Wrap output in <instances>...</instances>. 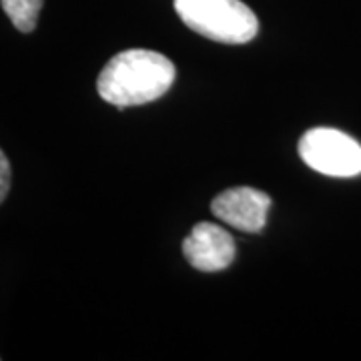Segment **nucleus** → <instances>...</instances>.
<instances>
[{
    "mask_svg": "<svg viewBox=\"0 0 361 361\" xmlns=\"http://www.w3.org/2000/svg\"><path fill=\"white\" fill-rule=\"evenodd\" d=\"M299 157L307 167L327 177L361 175V145L337 129L307 130L299 139Z\"/></svg>",
    "mask_w": 361,
    "mask_h": 361,
    "instance_id": "nucleus-3",
    "label": "nucleus"
},
{
    "mask_svg": "<svg viewBox=\"0 0 361 361\" xmlns=\"http://www.w3.org/2000/svg\"><path fill=\"white\" fill-rule=\"evenodd\" d=\"M269 209V195L251 187L227 189L211 203V211L217 219L245 233L263 231Z\"/></svg>",
    "mask_w": 361,
    "mask_h": 361,
    "instance_id": "nucleus-4",
    "label": "nucleus"
},
{
    "mask_svg": "<svg viewBox=\"0 0 361 361\" xmlns=\"http://www.w3.org/2000/svg\"><path fill=\"white\" fill-rule=\"evenodd\" d=\"M6 16L18 32H32L39 25L44 0H0Z\"/></svg>",
    "mask_w": 361,
    "mask_h": 361,
    "instance_id": "nucleus-6",
    "label": "nucleus"
},
{
    "mask_svg": "<svg viewBox=\"0 0 361 361\" xmlns=\"http://www.w3.org/2000/svg\"><path fill=\"white\" fill-rule=\"evenodd\" d=\"M11 180H13V169L11 161L4 155V151L0 149V203L6 199V195L11 191Z\"/></svg>",
    "mask_w": 361,
    "mask_h": 361,
    "instance_id": "nucleus-7",
    "label": "nucleus"
},
{
    "mask_svg": "<svg viewBox=\"0 0 361 361\" xmlns=\"http://www.w3.org/2000/svg\"><path fill=\"white\" fill-rule=\"evenodd\" d=\"M177 71L155 51L130 49L113 56L97 78L99 97L118 109L153 103L175 82Z\"/></svg>",
    "mask_w": 361,
    "mask_h": 361,
    "instance_id": "nucleus-1",
    "label": "nucleus"
},
{
    "mask_svg": "<svg viewBox=\"0 0 361 361\" xmlns=\"http://www.w3.org/2000/svg\"><path fill=\"white\" fill-rule=\"evenodd\" d=\"M183 253L195 269L203 273L227 269L235 259V241L215 223H197L183 241Z\"/></svg>",
    "mask_w": 361,
    "mask_h": 361,
    "instance_id": "nucleus-5",
    "label": "nucleus"
},
{
    "mask_svg": "<svg viewBox=\"0 0 361 361\" xmlns=\"http://www.w3.org/2000/svg\"><path fill=\"white\" fill-rule=\"evenodd\" d=\"M175 11L191 30L225 44H245L259 32L257 16L241 0H175Z\"/></svg>",
    "mask_w": 361,
    "mask_h": 361,
    "instance_id": "nucleus-2",
    "label": "nucleus"
}]
</instances>
